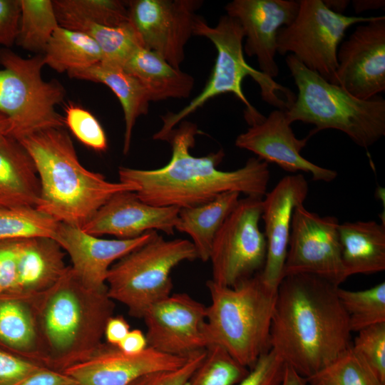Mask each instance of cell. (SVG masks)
<instances>
[{"label": "cell", "mask_w": 385, "mask_h": 385, "mask_svg": "<svg viewBox=\"0 0 385 385\" xmlns=\"http://www.w3.org/2000/svg\"><path fill=\"white\" fill-rule=\"evenodd\" d=\"M122 67L141 83L150 101L186 98L194 88L195 80L191 75L141 46L129 56Z\"/></svg>", "instance_id": "obj_26"}, {"label": "cell", "mask_w": 385, "mask_h": 385, "mask_svg": "<svg viewBox=\"0 0 385 385\" xmlns=\"http://www.w3.org/2000/svg\"><path fill=\"white\" fill-rule=\"evenodd\" d=\"M262 202L255 197L240 199L216 234L209 259L215 284L232 287L262 270L267 242L259 226Z\"/></svg>", "instance_id": "obj_11"}, {"label": "cell", "mask_w": 385, "mask_h": 385, "mask_svg": "<svg viewBox=\"0 0 385 385\" xmlns=\"http://www.w3.org/2000/svg\"><path fill=\"white\" fill-rule=\"evenodd\" d=\"M337 293L348 315L351 332H358L373 324L385 322L384 282L359 291L338 287Z\"/></svg>", "instance_id": "obj_32"}, {"label": "cell", "mask_w": 385, "mask_h": 385, "mask_svg": "<svg viewBox=\"0 0 385 385\" xmlns=\"http://www.w3.org/2000/svg\"><path fill=\"white\" fill-rule=\"evenodd\" d=\"M129 22L142 47L180 68L185 46L193 35L200 0H131L126 3Z\"/></svg>", "instance_id": "obj_13"}, {"label": "cell", "mask_w": 385, "mask_h": 385, "mask_svg": "<svg viewBox=\"0 0 385 385\" xmlns=\"http://www.w3.org/2000/svg\"><path fill=\"white\" fill-rule=\"evenodd\" d=\"M223 348L210 346L205 355L184 385H235L249 373Z\"/></svg>", "instance_id": "obj_34"}, {"label": "cell", "mask_w": 385, "mask_h": 385, "mask_svg": "<svg viewBox=\"0 0 385 385\" xmlns=\"http://www.w3.org/2000/svg\"><path fill=\"white\" fill-rule=\"evenodd\" d=\"M281 385H307V381L305 378L300 376L292 366L286 364Z\"/></svg>", "instance_id": "obj_47"}, {"label": "cell", "mask_w": 385, "mask_h": 385, "mask_svg": "<svg viewBox=\"0 0 385 385\" xmlns=\"http://www.w3.org/2000/svg\"><path fill=\"white\" fill-rule=\"evenodd\" d=\"M17 385H79L62 371L44 367Z\"/></svg>", "instance_id": "obj_43"}, {"label": "cell", "mask_w": 385, "mask_h": 385, "mask_svg": "<svg viewBox=\"0 0 385 385\" xmlns=\"http://www.w3.org/2000/svg\"><path fill=\"white\" fill-rule=\"evenodd\" d=\"M351 348L385 383V322L359 331Z\"/></svg>", "instance_id": "obj_37"}, {"label": "cell", "mask_w": 385, "mask_h": 385, "mask_svg": "<svg viewBox=\"0 0 385 385\" xmlns=\"http://www.w3.org/2000/svg\"><path fill=\"white\" fill-rule=\"evenodd\" d=\"M192 31L193 35L208 38L216 48L214 68L202 91L186 106L161 117L163 125L153 135L154 140L165 141L170 131L185 117L211 98L227 93L234 94L245 104V119L250 125L262 120L265 116L251 105L242 91V83L247 76H250L260 86L262 100L277 109L286 111L287 103L294 101L296 96L292 91L246 62L242 43L245 34L237 19L225 14L215 26H210L203 18L196 16Z\"/></svg>", "instance_id": "obj_5"}, {"label": "cell", "mask_w": 385, "mask_h": 385, "mask_svg": "<svg viewBox=\"0 0 385 385\" xmlns=\"http://www.w3.org/2000/svg\"><path fill=\"white\" fill-rule=\"evenodd\" d=\"M206 349L192 354L181 366L144 374L129 385H184L203 359Z\"/></svg>", "instance_id": "obj_40"}, {"label": "cell", "mask_w": 385, "mask_h": 385, "mask_svg": "<svg viewBox=\"0 0 385 385\" xmlns=\"http://www.w3.org/2000/svg\"><path fill=\"white\" fill-rule=\"evenodd\" d=\"M45 65L58 73L89 67L103 61V53L88 35L58 26L44 51Z\"/></svg>", "instance_id": "obj_28"}, {"label": "cell", "mask_w": 385, "mask_h": 385, "mask_svg": "<svg viewBox=\"0 0 385 385\" xmlns=\"http://www.w3.org/2000/svg\"><path fill=\"white\" fill-rule=\"evenodd\" d=\"M32 301L45 366L58 371L89 359L100 347L115 309L107 289L86 287L71 266Z\"/></svg>", "instance_id": "obj_3"}, {"label": "cell", "mask_w": 385, "mask_h": 385, "mask_svg": "<svg viewBox=\"0 0 385 385\" xmlns=\"http://www.w3.org/2000/svg\"><path fill=\"white\" fill-rule=\"evenodd\" d=\"M56 13L60 26L88 35L100 47L103 61L123 66L138 47L140 41L130 22L119 27H108L63 13Z\"/></svg>", "instance_id": "obj_29"}, {"label": "cell", "mask_w": 385, "mask_h": 385, "mask_svg": "<svg viewBox=\"0 0 385 385\" xmlns=\"http://www.w3.org/2000/svg\"><path fill=\"white\" fill-rule=\"evenodd\" d=\"M11 132V122L10 119L0 112V138L10 135Z\"/></svg>", "instance_id": "obj_49"}, {"label": "cell", "mask_w": 385, "mask_h": 385, "mask_svg": "<svg viewBox=\"0 0 385 385\" xmlns=\"http://www.w3.org/2000/svg\"><path fill=\"white\" fill-rule=\"evenodd\" d=\"M180 208L157 207L144 202L135 191H122L111 197L81 229L94 236L113 235L127 240L149 231L173 235Z\"/></svg>", "instance_id": "obj_20"}, {"label": "cell", "mask_w": 385, "mask_h": 385, "mask_svg": "<svg viewBox=\"0 0 385 385\" xmlns=\"http://www.w3.org/2000/svg\"><path fill=\"white\" fill-rule=\"evenodd\" d=\"M200 133L195 123L181 121L166 138L172 155L165 165L152 170L120 167L119 181L134 185L140 200L157 207H194L226 192L263 198L270 177L268 163L250 158L237 170H219L223 150L202 157L190 154Z\"/></svg>", "instance_id": "obj_2"}, {"label": "cell", "mask_w": 385, "mask_h": 385, "mask_svg": "<svg viewBox=\"0 0 385 385\" xmlns=\"http://www.w3.org/2000/svg\"><path fill=\"white\" fill-rule=\"evenodd\" d=\"M341 257L346 277L385 270V225L374 220L339 225Z\"/></svg>", "instance_id": "obj_24"}, {"label": "cell", "mask_w": 385, "mask_h": 385, "mask_svg": "<svg viewBox=\"0 0 385 385\" xmlns=\"http://www.w3.org/2000/svg\"><path fill=\"white\" fill-rule=\"evenodd\" d=\"M299 6L294 0H233L225 7L243 29L245 53L255 56L260 71L273 79L279 73L275 61L278 31L292 22Z\"/></svg>", "instance_id": "obj_17"}, {"label": "cell", "mask_w": 385, "mask_h": 385, "mask_svg": "<svg viewBox=\"0 0 385 385\" xmlns=\"http://www.w3.org/2000/svg\"><path fill=\"white\" fill-rule=\"evenodd\" d=\"M70 78L103 83L118 98L124 115L123 154L130 150L132 132L138 118L148 112L150 97L141 83L120 65L101 61L68 72Z\"/></svg>", "instance_id": "obj_23"}, {"label": "cell", "mask_w": 385, "mask_h": 385, "mask_svg": "<svg viewBox=\"0 0 385 385\" xmlns=\"http://www.w3.org/2000/svg\"><path fill=\"white\" fill-rule=\"evenodd\" d=\"M190 356H173L150 346L139 354H130L106 342L89 359L62 372L79 385H129L144 374L177 369Z\"/></svg>", "instance_id": "obj_21"}, {"label": "cell", "mask_w": 385, "mask_h": 385, "mask_svg": "<svg viewBox=\"0 0 385 385\" xmlns=\"http://www.w3.org/2000/svg\"><path fill=\"white\" fill-rule=\"evenodd\" d=\"M196 259L190 240H166L157 234L111 267L106 279L108 294L125 305L130 316L142 319L151 306L171 294L173 270L183 262Z\"/></svg>", "instance_id": "obj_8"}, {"label": "cell", "mask_w": 385, "mask_h": 385, "mask_svg": "<svg viewBox=\"0 0 385 385\" xmlns=\"http://www.w3.org/2000/svg\"><path fill=\"white\" fill-rule=\"evenodd\" d=\"M157 234L153 230L133 239H103L85 232L80 227L59 222L53 240L69 255L71 267L83 284L102 291L107 289L111 267Z\"/></svg>", "instance_id": "obj_18"}, {"label": "cell", "mask_w": 385, "mask_h": 385, "mask_svg": "<svg viewBox=\"0 0 385 385\" xmlns=\"http://www.w3.org/2000/svg\"><path fill=\"white\" fill-rule=\"evenodd\" d=\"M206 285L211 299L206 307L207 347L223 348L240 364L251 369L270 349L277 291L264 283L260 272L232 287L211 279Z\"/></svg>", "instance_id": "obj_6"}, {"label": "cell", "mask_w": 385, "mask_h": 385, "mask_svg": "<svg viewBox=\"0 0 385 385\" xmlns=\"http://www.w3.org/2000/svg\"><path fill=\"white\" fill-rule=\"evenodd\" d=\"M148 346L188 357L207 349L206 306L186 293L170 294L151 306L143 318Z\"/></svg>", "instance_id": "obj_14"}, {"label": "cell", "mask_w": 385, "mask_h": 385, "mask_svg": "<svg viewBox=\"0 0 385 385\" xmlns=\"http://www.w3.org/2000/svg\"><path fill=\"white\" fill-rule=\"evenodd\" d=\"M44 367L0 347V385H17Z\"/></svg>", "instance_id": "obj_41"}, {"label": "cell", "mask_w": 385, "mask_h": 385, "mask_svg": "<svg viewBox=\"0 0 385 385\" xmlns=\"http://www.w3.org/2000/svg\"><path fill=\"white\" fill-rule=\"evenodd\" d=\"M291 124L284 111L275 109L240 134L236 138L235 146L251 151L258 158L276 164L285 171L309 173L314 181H333L337 177L335 170L319 166L300 154L313 135L309 133L307 137L299 139Z\"/></svg>", "instance_id": "obj_16"}, {"label": "cell", "mask_w": 385, "mask_h": 385, "mask_svg": "<svg viewBox=\"0 0 385 385\" xmlns=\"http://www.w3.org/2000/svg\"><path fill=\"white\" fill-rule=\"evenodd\" d=\"M291 24L277 35V53L291 54L308 69L335 84L337 51L351 26L368 22L374 16H345L329 9L322 0L299 1Z\"/></svg>", "instance_id": "obj_10"}, {"label": "cell", "mask_w": 385, "mask_h": 385, "mask_svg": "<svg viewBox=\"0 0 385 385\" xmlns=\"http://www.w3.org/2000/svg\"><path fill=\"white\" fill-rule=\"evenodd\" d=\"M286 64L298 93L287 106L289 121L312 124L310 133L334 129L345 133L358 146L367 149L385 135V100L353 96L339 85L326 81L289 54Z\"/></svg>", "instance_id": "obj_7"}, {"label": "cell", "mask_w": 385, "mask_h": 385, "mask_svg": "<svg viewBox=\"0 0 385 385\" xmlns=\"http://www.w3.org/2000/svg\"><path fill=\"white\" fill-rule=\"evenodd\" d=\"M130 330V325L123 316H112L105 327L106 343L117 346Z\"/></svg>", "instance_id": "obj_44"}, {"label": "cell", "mask_w": 385, "mask_h": 385, "mask_svg": "<svg viewBox=\"0 0 385 385\" xmlns=\"http://www.w3.org/2000/svg\"><path fill=\"white\" fill-rule=\"evenodd\" d=\"M336 85L369 100L385 91V16L359 24L339 45Z\"/></svg>", "instance_id": "obj_15"}, {"label": "cell", "mask_w": 385, "mask_h": 385, "mask_svg": "<svg viewBox=\"0 0 385 385\" xmlns=\"http://www.w3.org/2000/svg\"><path fill=\"white\" fill-rule=\"evenodd\" d=\"M21 16L20 0H0V46L16 43Z\"/></svg>", "instance_id": "obj_42"}, {"label": "cell", "mask_w": 385, "mask_h": 385, "mask_svg": "<svg viewBox=\"0 0 385 385\" xmlns=\"http://www.w3.org/2000/svg\"><path fill=\"white\" fill-rule=\"evenodd\" d=\"M0 63V112L11 122L10 136L19 140L41 130L63 128V117L55 107L66 91L56 80L43 79V56L25 58L4 48Z\"/></svg>", "instance_id": "obj_9"}, {"label": "cell", "mask_w": 385, "mask_h": 385, "mask_svg": "<svg viewBox=\"0 0 385 385\" xmlns=\"http://www.w3.org/2000/svg\"><path fill=\"white\" fill-rule=\"evenodd\" d=\"M33 297H0V347L45 366Z\"/></svg>", "instance_id": "obj_25"}, {"label": "cell", "mask_w": 385, "mask_h": 385, "mask_svg": "<svg viewBox=\"0 0 385 385\" xmlns=\"http://www.w3.org/2000/svg\"><path fill=\"white\" fill-rule=\"evenodd\" d=\"M240 195L226 192L205 203L180 209L175 230L190 236L202 262L209 260L215 237L237 205Z\"/></svg>", "instance_id": "obj_27"}, {"label": "cell", "mask_w": 385, "mask_h": 385, "mask_svg": "<svg viewBox=\"0 0 385 385\" xmlns=\"http://www.w3.org/2000/svg\"><path fill=\"white\" fill-rule=\"evenodd\" d=\"M285 366L284 360L270 349L237 385H281Z\"/></svg>", "instance_id": "obj_39"}, {"label": "cell", "mask_w": 385, "mask_h": 385, "mask_svg": "<svg viewBox=\"0 0 385 385\" xmlns=\"http://www.w3.org/2000/svg\"><path fill=\"white\" fill-rule=\"evenodd\" d=\"M64 112L65 125L80 142L97 152L107 150L108 140L105 131L90 111L69 102L65 105Z\"/></svg>", "instance_id": "obj_36"}, {"label": "cell", "mask_w": 385, "mask_h": 385, "mask_svg": "<svg viewBox=\"0 0 385 385\" xmlns=\"http://www.w3.org/2000/svg\"><path fill=\"white\" fill-rule=\"evenodd\" d=\"M59 222L37 207L0 208V241L36 237L53 240Z\"/></svg>", "instance_id": "obj_31"}, {"label": "cell", "mask_w": 385, "mask_h": 385, "mask_svg": "<svg viewBox=\"0 0 385 385\" xmlns=\"http://www.w3.org/2000/svg\"><path fill=\"white\" fill-rule=\"evenodd\" d=\"M55 12L69 14L108 27L129 23L126 3L119 0H54Z\"/></svg>", "instance_id": "obj_35"}, {"label": "cell", "mask_w": 385, "mask_h": 385, "mask_svg": "<svg viewBox=\"0 0 385 385\" xmlns=\"http://www.w3.org/2000/svg\"><path fill=\"white\" fill-rule=\"evenodd\" d=\"M308 192L309 184L299 173L282 178L262 198L261 218L265 222L267 255L260 275L275 291L283 278L293 211L303 205Z\"/></svg>", "instance_id": "obj_19"}, {"label": "cell", "mask_w": 385, "mask_h": 385, "mask_svg": "<svg viewBox=\"0 0 385 385\" xmlns=\"http://www.w3.org/2000/svg\"><path fill=\"white\" fill-rule=\"evenodd\" d=\"M336 286L317 276L283 277L272 317L270 344L304 378L314 374L351 346L349 317Z\"/></svg>", "instance_id": "obj_1"}, {"label": "cell", "mask_w": 385, "mask_h": 385, "mask_svg": "<svg viewBox=\"0 0 385 385\" xmlns=\"http://www.w3.org/2000/svg\"><path fill=\"white\" fill-rule=\"evenodd\" d=\"M339 220L320 216L304 205L293 211L283 277L295 274L317 276L336 286L346 279L342 262Z\"/></svg>", "instance_id": "obj_12"}, {"label": "cell", "mask_w": 385, "mask_h": 385, "mask_svg": "<svg viewBox=\"0 0 385 385\" xmlns=\"http://www.w3.org/2000/svg\"><path fill=\"white\" fill-rule=\"evenodd\" d=\"M323 2L329 9L338 14H342L350 3L347 0H324Z\"/></svg>", "instance_id": "obj_48"}, {"label": "cell", "mask_w": 385, "mask_h": 385, "mask_svg": "<svg viewBox=\"0 0 385 385\" xmlns=\"http://www.w3.org/2000/svg\"><path fill=\"white\" fill-rule=\"evenodd\" d=\"M351 5L356 14L368 10H376L384 8V0H354Z\"/></svg>", "instance_id": "obj_46"}, {"label": "cell", "mask_w": 385, "mask_h": 385, "mask_svg": "<svg viewBox=\"0 0 385 385\" xmlns=\"http://www.w3.org/2000/svg\"><path fill=\"white\" fill-rule=\"evenodd\" d=\"M305 379L308 385H385L351 345L327 366Z\"/></svg>", "instance_id": "obj_33"}, {"label": "cell", "mask_w": 385, "mask_h": 385, "mask_svg": "<svg viewBox=\"0 0 385 385\" xmlns=\"http://www.w3.org/2000/svg\"><path fill=\"white\" fill-rule=\"evenodd\" d=\"M117 346L124 353L135 354L148 347V342L145 334L141 330L135 329L130 330Z\"/></svg>", "instance_id": "obj_45"}, {"label": "cell", "mask_w": 385, "mask_h": 385, "mask_svg": "<svg viewBox=\"0 0 385 385\" xmlns=\"http://www.w3.org/2000/svg\"><path fill=\"white\" fill-rule=\"evenodd\" d=\"M41 195L30 155L14 138H0V208L36 207Z\"/></svg>", "instance_id": "obj_22"}, {"label": "cell", "mask_w": 385, "mask_h": 385, "mask_svg": "<svg viewBox=\"0 0 385 385\" xmlns=\"http://www.w3.org/2000/svg\"><path fill=\"white\" fill-rule=\"evenodd\" d=\"M25 240L0 241V297H23L20 277Z\"/></svg>", "instance_id": "obj_38"}, {"label": "cell", "mask_w": 385, "mask_h": 385, "mask_svg": "<svg viewBox=\"0 0 385 385\" xmlns=\"http://www.w3.org/2000/svg\"><path fill=\"white\" fill-rule=\"evenodd\" d=\"M32 158L41 195L37 208L60 222L81 227L113 195L136 191L84 168L63 128H51L19 140Z\"/></svg>", "instance_id": "obj_4"}, {"label": "cell", "mask_w": 385, "mask_h": 385, "mask_svg": "<svg viewBox=\"0 0 385 385\" xmlns=\"http://www.w3.org/2000/svg\"><path fill=\"white\" fill-rule=\"evenodd\" d=\"M21 16L16 43L23 49L44 52L59 26L51 0H20Z\"/></svg>", "instance_id": "obj_30"}]
</instances>
